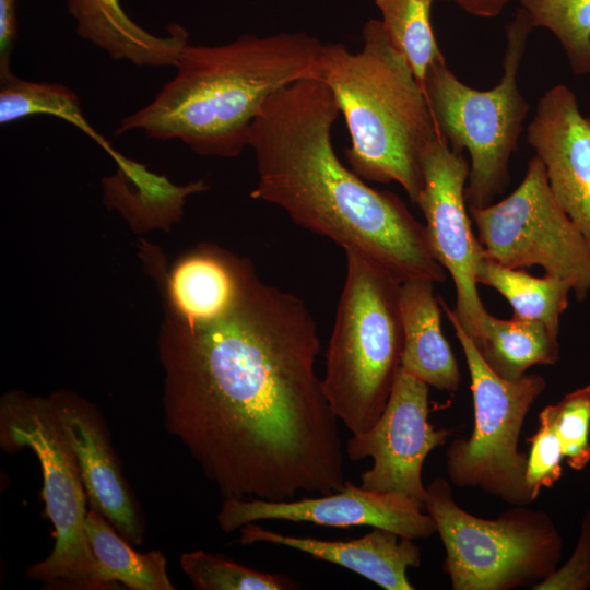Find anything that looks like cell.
Listing matches in <instances>:
<instances>
[{"label": "cell", "instance_id": "obj_20", "mask_svg": "<svg viewBox=\"0 0 590 590\" xmlns=\"http://www.w3.org/2000/svg\"><path fill=\"white\" fill-rule=\"evenodd\" d=\"M113 158L118 168L102 181L104 201L137 231L168 228L180 219L186 198L208 188L204 180L176 186L119 152Z\"/></svg>", "mask_w": 590, "mask_h": 590}, {"label": "cell", "instance_id": "obj_23", "mask_svg": "<svg viewBox=\"0 0 590 590\" xmlns=\"http://www.w3.org/2000/svg\"><path fill=\"white\" fill-rule=\"evenodd\" d=\"M476 282L502 294L512 307L514 318L540 321L559 337L560 317L573 292L568 281L551 275L533 276L524 269L503 266L485 253L477 264Z\"/></svg>", "mask_w": 590, "mask_h": 590}, {"label": "cell", "instance_id": "obj_27", "mask_svg": "<svg viewBox=\"0 0 590 590\" xmlns=\"http://www.w3.org/2000/svg\"><path fill=\"white\" fill-rule=\"evenodd\" d=\"M181 569L198 590H294L293 578L263 573L202 550L184 553Z\"/></svg>", "mask_w": 590, "mask_h": 590}, {"label": "cell", "instance_id": "obj_26", "mask_svg": "<svg viewBox=\"0 0 590 590\" xmlns=\"http://www.w3.org/2000/svg\"><path fill=\"white\" fill-rule=\"evenodd\" d=\"M534 27L550 30L576 75L590 74V0H516Z\"/></svg>", "mask_w": 590, "mask_h": 590}, {"label": "cell", "instance_id": "obj_15", "mask_svg": "<svg viewBox=\"0 0 590 590\" xmlns=\"http://www.w3.org/2000/svg\"><path fill=\"white\" fill-rule=\"evenodd\" d=\"M49 400L73 449L93 509L128 542L140 544L142 526L101 415L71 392H55Z\"/></svg>", "mask_w": 590, "mask_h": 590}, {"label": "cell", "instance_id": "obj_24", "mask_svg": "<svg viewBox=\"0 0 590 590\" xmlns=\"http://www.w3.org/2000/svg\"><path fill=\"white\" fill-rule=\"evenodd\" d=\"M66 120L95 140L111 155L116 150L85 119L74 92L59 83L33 82L13 76L1 84L0 122L5 125L34 115Z\"/></svg>", "mask_w": 590, "mask_h": 590}, {"label": "cell", "instance_id": "obj_18", "mask_svg": "<svg viewBox=\"0 0 590 590\" xmlns=\"http://www.w3.org/2000/svg\"><path fill=\"white\" fill-rule=\"evenodd\" d=\"M247 262L208 244L186 253L164 279L168 315L185 322L217 316L236 294Z\"/></svg>", "mask_w": 590, "mask_h": 590}, {"label": "cell", "instance_id": "obj_19", "mask_svg": "<svg viewBox=\"0 0 590 590\" xmlns=\"http://www.w3.org/2000/svg\"><path fill=\"white\" fill-rule=\"evenodd\" d=\"M434 282L401 283L400 309L403 327L401 368L429 387L453 393L461 379L458 362L440 327V304Z\"/></svg>", "mask_w": 590, "mask_h": 590}, {"label": "cell", "instance_id": "obj_12", "mask_svg": "<svg viewBox=\"0 0 590 590\" xmlns=\"http://www.w3.org/2000/svg\"><path fill=\"white\" fill-rule=\"evenodd\" d=\"M428 392L427 384L400 367L380 417L366 432L353 435L345 449L352 461L373 459L371 468L361 474L362 487L399 494L423 509L427 494L423 464L452 433L429 423Z\"/></svg>", "mask_w": 590, "mask_h": 590}, {"label": "cell", "instance_id": "obj_5", "mask_svg": "<svg viewBox=\"0 0 590 590\" xmlns=\"http://www.w3.org/2000/svg\"><path fill=\"white\" fill-rule=\"evenodd\" d=\"M344 251L346 275L322 387L338 420L358 435L380 417L401 367V282L363 252Z\"/></svg>", "mask_w": 590, "mask_h": 590}, {"label": "cell", "instance_id": "obj_29", "mask_svg": "<svg viewBox=\"0 0 590 590\" xmlns=\"http://www.w3.org/2000/svg\"><path fill=\"white\" fill-rule=\"evenodd\" d=\"M528 442L524 482L534 502L543 488H552L563 474V449L548 405L539 413L538 429Z\"/></svg>", "mask_w": 590, "mask_h": 590}, {"label": "cell", "instance_id": "obj_16", "mask_svg": "<svg viewBox=\"0 0 590 590\" xmlns=\"http://www.w3.org/2000/svg\"><path fill=\"white\" fill-rule=\"evenodd\" d=\"M241 544L269 543L294 548L350 569L386 590H413L406 570L421 565V550L412 539L373 528L350 541L285 535L255 522L239 529Z\"/></svg>", "mask_w": 590, "mask_h": 590}, {"label": "cell", "instance_id": "obj_32", "mask_svg": "<svg viewBox=\"0 0 590 590\" xmlns=\"http://www.w3.org/2000/svg\"><path fill=\"white\" fill-rule=\"evenodd\" d=\"M452 2L464 12L479 17H494L512 0H440Z\"/></svg>", "mask_w": 590, "mask_h": 590}, {"label": "cell", "instance_id": "obj_3", "mask_svg": "<svg viewBox=\"0 0 590 590\" xmlns=\"http://www.w3.org/2000/svg\"><path fill=\"white\" fill-rule=\"evenodd\" d=\"M322 45L303 31L245 34L216 46L188 44L173 79L125 117L116 133L140 130L154 139L180 140L201 155L237 156L249 146L251 126L276 92L318 78Z\"/></svg>", "mask_w": 590, "mask_h": 590}, {"label": "cell", "instance_id": "obj_1", "mask_svg": "<svg viewBox=\"0 0 590 590\" xmlns=\"http://www.w3.org/2000/svg\"><path fill=\"white\" fill-rule=\"evenodd\" d=\"M304 300L262 281L248 260L215 317L167 315L160 338L164 415L224 498L294 499L345 482L338 417L315 363Z\"/></svg>", "mask_w": 590, "mask_h": 590}, {"label": "cell", "instance_id": "obj_13", "mask_svg": "<svg viewBox=\"0 0 590 590\" xmlns=\"http://www.w3.org/2000/svg\"><path fill=\"white\" fill-rule=\"evenodd\" d=\"M216 520L225 533L260 520L334 528L368 526L412 540L437 533L433 518L413 500L394 493L369 491L349 481L340 491L318 497L288 500L224 498Z\"/></svg>", "mask_w": 590, "mask_h": 590}, {"label": "cell", "instance_id": "obj_22", "mask_svg": "<svg viewBox=\"0 0 590 590\" xmlns=\"http://www.w3.org/2000/svg\"><path fill=\"white\" fill-rule=\"evenodd\" d=\"M87 540L96 559L99 580L105 590L117 582L133 590H173L162 552L139 553L116 533L107 519L92 509L86 515Z\"/></svg>", "mask_w": 590, "mask_h": 590}, {"label": "cell", "instance_id": "obj_7", "mask_svg": "<svg viewBox=\"0 0 590 590\" xmlns=\"http://www.w3.org/2000/svg\"><path fill=\"white\" fill-rule=\"evenodd\" d=\"M426 491L424 509L445 547L441 568L453 590L532 588L558 567L563 538L548 514L512 506L484 519L459 506L442 477Z\"/></svg>", "mask_w": 590, "mask_h": 590}, {"label": "cell", "instance_id": "obj_14", "mask_svg": "<svg viewBox=\"0 0 590 590\" xmlns=\"http://www.w3.org/2000/svg\"><path fill=\"white\" fill-rule=\"evenodd\" d=\"M527 139L556 200L590 246V117L568 87L558 84L543 94Z\"/></svg>", "mask_w": 590, "mask_h": 590}, {"label": "cell", "instance_id": "obj_25", "mask_svg": "<svg viewBox=\"0 0 590 590\" xmlns=\"http://www.w3.org/2000/svg\"><path fill=\"white\" fill-rule=\"evenodd\" d=\"M391 44L408 60L422 85L427 69L446 62L430 23L434 0H374Z\"/></svg>", "mask_w": 590, "mask_h": 590}, {"label": "cell", "instance_id": "obj_21", "mask_svg": "<svg viewBox=\"0 0 590 590\" xmlns=\"http://www.w3.org/2000/svg\"><path fill=\"white\" fill-rule=\"evenodd\" d=\"M475 345L488 367L506 380L522 377L535 365H554L560 355L558 338L544 323L491 314Z\"/></svg>", "mask_w": 590, "mask_h": 590}, {"label": "cell", "instance_id": "obj_2", "mask_svg": "<svg viewBox=\"0 0 590 590\" xmlns=\"http://www.w3.org/2000/svg\"><path fill=\"white\" fill-rule=\"evenodd\" d=\"M339 114L319 78L276 92L250 129L258 175L251 198L280 206L295 223L343 249L363 252L401 283L446 281L425 225L396 193L369 187L339 160L332 143Z\"/></svg>", "mask_w": 590, "mask_h": 590}, {"label": "cell", "instance_id": "obj_6", "mask_svg": "<svg viewBox=\"0 0 590 590\" xmlns=\"http://www.w3.org/2000/svg\"><path fill=\"white\" fill-rule=\"evenodd\" d=\"M534 28L529 13L519 8L506 26L503 76L492 90L465 85L446 62L430 66L422 82L438 133L455 153L468 151L470 155L464 189L469 206L492 204L510 181L509 160L529 110L517 76Z\"/></svg>", "mask_w": 590, "mask_h": 590}, {"label": "cell", "instance_id": "obj_8", "mask_svg": "<svg viewBox=\"0 0 590 590\" xmlns=\"http://www.w3.org/2000/svg\"><path fill=\"white\" fill-rule=\"evenodd\" d=\"M0 420L2 447H28L38 458L42 496L55 528L51 553L30 566L27 576L48 588L105 590L86 535V493L79 464L49 398L8 393Z\"/></svg>", "mask_w": 590, "mask_h": 590}, {"label": "cell", "instance_id": "obj_31", "mask_svg": "<svg viewBox=\"0 0 590 590\" xmlns=\"http://www.w3.org/2000/svg\"><path fill=\"white\" fill-rule=\"evenodd\" d=\"M17 38L16 0H0V81L15 76L11 71V54Z\"/></svg>", "mask_w": 590, "mask_h": 590}, {"label": "cell", "instance_id": "obj_4", "mask_svg": "<svg viewBox=\"0 0 590 590\" xmlns=\"http://www.w3.org/2000/svg\"><path fill=\"white\" fill-rule=\"evenodd\" d=\"M362 38L357 52L341 43L323 44L318 78L345 119L352 170L370 181L400 184L415 204L424 187L423 153L440 134L422 85L381 21L368 20Z\"/></svg>", "mask_w": 590, "mask_h": 590}, {"label": "cell", "instance_id": "obj_11", "mask_svg": "<svg viewBox=\"0 0 590 590\" xmlns=\"http://www.w3.org/2000/svg\"><path fill=\"white\" fill-rule=\"evenodd\" d=\"M424 187L415 204L426 220V233L437 261L456 287L455 315L477 344L489 316L477 292L476 269L485 250L473 234L464 189L470 164L438 135L422 157Z\"/></svg>", "mask_w": 590, "mask_h": 590}, {"label": "cell", "instance_id": "obj_17", "mask_svg": "<svg viewBox=\"0 0 590 590\" xmlns=\"http://www.w3.org/2000/svg\"><path fill=\"white\" fill-rule=\"evenodd\" d=\"M67 7L78 34L114 59L137 66L175 67L189 44L188 31L178 24H170L164 37L143 30L127 15L119 0H67Z\"/></svg>", "mask_w": 590, "mask_h": 590}, {"label": "cell", "instance_id": "obj_30", "mask_svg": "<svg viewBox=\"0 0 590 590\" xmlns=\"http://www.w3.org/2000/svg\"><path fill=\"white\" fill-rule=\"evenodd\" d=\"M590 587V510L583 517L580 538L569 560L557 567L533 590H585Z\"/></svg>", "mask_w": 590, "mask_h": 590}, {"label": "cell", "instance_id": "obj_9", "mask_svg": "<svg viewBox=\"0 0 590 590\" xmlns=\"http://www.w3.org/2000/svg\"><path fill=\"white\" fill-rule=\"evenodd\" d=\"M438 299L464 354L474 411L470 437L453 439L446 450L447 475L459 487L479 488L510 506H528L533 500L524 482L527 455L518 450V441L526 416L546 381L538 374L515 380L495 374L453 309Z\"/></svg>", "mask_w": 590, "mask_h": 590}, {"label": "cell", "instance_id": "obj_28", "mask_svg": "<svg viewBox=\"0 0 590 590\" xmlns=\"http://www.w3.org/2000/svg\"><path fill=\"white\" fill-rule=\"evenodd\" d=\"M548 408L568 467L583 470L590 462V384Z\"/></svg>", "mask_w": 590, "mask_h": 590}, {"label": "cell", "instance_id": "obj_10", "mask_svg": "<svg viewBox=\"0 0 590 590\" xmlns=\"http://www.w3.org/2000/svg\"><path fill=\"white\" fill-rule=\"evenodd\" d=\"M485 253L514 269L541 266L568 281L577 300L590 291V246L556 200L543 162L534 155L521 184L505 199L468 206Z\"/></svg>", "mask_w": 590, "mask_h": 590}]
</instances>
